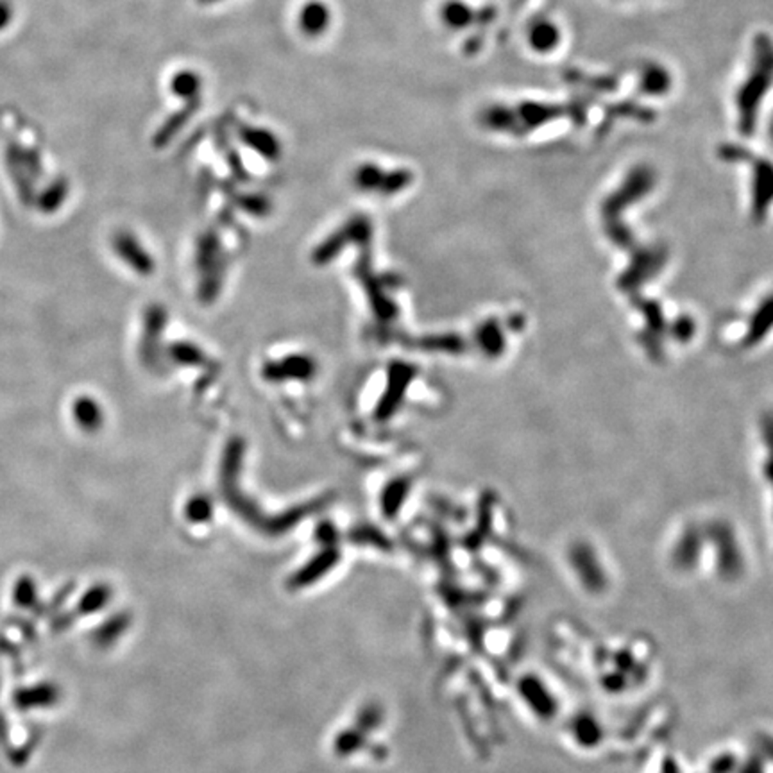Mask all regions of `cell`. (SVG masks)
Masks as SVG:
<instances>
[{
    "instance_id": "3",
    "label": "cell",
    "mask_w": 773,
    "mask_h": 773,
    "mask_svg": "<svg viewBox=\"0 0 773 773\" xmlns=\"http://www.w3.org/2000/svg\"><path fill=\"white\" fill-rule=\"evenodd\" d=\"M65 195H66V185H65V183H54V185H50V188L42 195V199H40V208H42L43 211L50 213V211H54V210H57V208L61 206Z\"/></svg>"
},
{
    "instance_id": "2",
    "label": "cell",
    "mask_w": 773,
    "mask_h": 773,
    "mask_svg": "<svg viewBox=\"0 0 773 773\" xmlns=\"http://www.w3.org/2000/svg\"><path fill=\"white\" fill-rule=\"evenodd\" d=\"M113 248L117 249L120 258L126 264H129L138 274H150L152 262H150L149 255L140 248V244L131 235H126V233L119 235L113 241Z\"/></svg>"
},
{
    "instance_id": "1",
    "label": "cell",
    "mask_w": 773,
    "mask_h": 773,
    "mask_svg": "<svg viewBox=\"0 0 773 773\" xmlns=\"http://www.w3.org/2000/svg\"><path fill=\"white\" fill-rule=\"evenodd\" d=\"M72 416L85 433H97L104 425L103 407L90 396H80L73 402Z\"/></svg>"
}]
</instances>
